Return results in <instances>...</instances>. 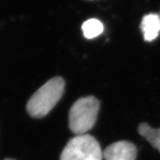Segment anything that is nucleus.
Returning a JSON list of instances; mask_svg holds the SVG:
<instances>
[{"instance_id":"obj_1","label":"nucleus","mask_w":160,"mask_h":160,"mask_svg":"<svg viewBox=\"0 0 160 160\" xmlns=\"http://www.w3.org/2000/svg\"><path fill=\"white\" fill-rule=\"evenodd\" d=\"M65 84V81L61 77H55L48 81L28 101V114L35 118L46 116L63 96Z\"/></svg>"},{"instance_id":"obj_6","label":"nucleus","mask_w":160,"mask_h":160,"mask_svg":"<svg viewBox=\"0 0 160 160\" xmlns=\"http://www.w3.org/2000/svg\"><path fill=\"white\" fill-rule=\"evenodd\" d=\"M137 130L140 135L147 140L153 147L160 152V128H153L148 123L143 122L139 125Z\"/></svg>"},{"instance_id":"obj_2","label":"nucleus","mask_w":160,"mask_h":160,"mask_svg":"<svg viewBox=\"0 0 160 160\" xmlns=\"http://www.w3.org/2000/svg\"><path fill=\"white\" fill-rule=\"evenodd\" d=\"M100 110L99 101L94 97H82L74 102L69 114V127L77 136L92 128Z\"/></svg>"},{"instance_id":"obj_5","label":"nucleus","mask_w":160,"mask_h":160,"mask_svg":"<svg viewBox=\"0 0 160 160\" xmlns=\"http://www.w3.org/2000/svg\"><path fill=\"white\" fill-rule=\"evenodd\" d=\"M141 29L144 39L151 42L158 37L160 31V18L157 14H148L145 16L141 24Z\"/></svg>"},{"instance_id":"obj_7","label":"nucleus","mask_w":160,"mask_h":160,"mask_svg":"<svg viewBox=\"0 0 160 160\" xmlns=\"http://www.w3.org/2000/svg\"><path fill=\"white\" fill-rule=\"evenodd\" d=\"M82 30L85 38L92 39L102 34L104 30L103 24L99 20L89 19L86 21L82 25Z\"/></svg>"},{"instance_id":"obj_4","label":"nucleus","mask_w":160,"mask_h":160,"mask_svg":"<svg viewBox=\"0 0 160 160\" xmlns=\"http://www.w3.org/2000/svg\"><path fill=\"white\" fill-rule=\"evenodd\" d=\"M137 150L134 144L121 141L111 144L105 148L103 158L105 160H136Z\"/></svg>"},{"instance_id":"obj_3","label":"nucleus","mask_w":160,"mask_h":160,"mask_svg":"<svg viewBox=\"0 0 160 160\" xmlns=\"http://www.w3.org/2000/svg\"><path fill=\"white\" fill-rule=\"evenodd\" d=\"M101 151L98 141L91 135H78L69 141L61 154L60 160H101Z\"/></svg>"},{"instance_id":"obj_8","label":"nucleus","mask_w":160,"mask_h":160,"mask_svg":"<svg viewBox=\"0 0 160 160\" xmlns=\"http://www.w3.org/2000/svg\"><path fill=\"white\" fill-rule=\"evenodd\" d=\"M4 160H13V159H9V158H7V159H4Z\"/></svg>"}]
</instances>
